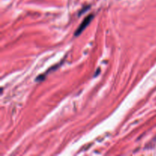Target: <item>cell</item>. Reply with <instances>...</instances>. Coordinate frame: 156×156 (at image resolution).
I'll list each match as a JSON object with an SVG mask.
<instances>
[{
	"mask_svg": "<svg viewBox=\"0 0 156 156\" xmlns=\"http://www.w3.org/2000/svg\"><path fill=\"white\" fill-rule=\"evenodd\" d=\"M93 18H94V15H88V16H87L86 18L83 20V21H82V24H80V26L78 27V29L76 30V31L75 32V36L77 37V36H79V35H80L81 33H82V32L83 31V30H85L87 27H88V25L90 24V22H91V20L93 19Z\"/></svg>",
	"mask_w": 156,
	"mask_h": 156,
	"instance_id": "6da1fadb",
	"label": "cell"
}]
</instances>
